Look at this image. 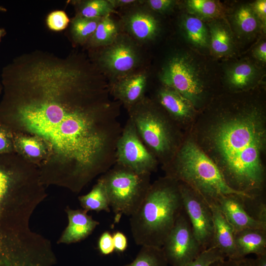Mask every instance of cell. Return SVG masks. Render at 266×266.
Wrapping results in <instances>:
<instances>
[{"label":"cell","mask_w":266,"mask_h":266,"mask_svg":"<svg viewBox=\"0 0 266 266\" xmlns=\"http://www.w3.org/2000/svg\"><path fill=\"white\" fill-rule=\"evenodd\" d=\"M78 200L82 209L86 211L110 212L109 200L103 180L100 176L91 190L80 196Z\"/></svg>","instance_id":"603a6c76"},{"label":"cell","mask_w":266,"mask_h":266,"mask_svg":"<svg viewBox=\"0 0 266 266\" xmlns=\"http://www.w3.org/2000/svg\"><path fill=\"white\" fill-rule=\"evenodd\" d=\"M140 139L164 166L181 144L185 133L161 107L143 98L128 109Z\"/></svg>","instance_id":"8992f818"},{"label":"cell","mask_w":266,"mask_h":266,"mask_svg":"<svg viewBox=\"0 0 266 266\" xmlns=\"http://www.w3.org/2000/svg\"><path fill=\"white\" fill-rule=\"evenodd\" d=\"M65 210L68 225L58 239V244H69L81 241L89 236L100 224L83 209H73L68 206Z\"/></svg>","instance_id":"9a60e30c"},{"label":"cell","mask_w":266,"mask_h":266,"mask_svg":"<svg viewBox=\"0 0 266 266\" xmlns=\"http://www.w3.org/2000/svg\"><path fill=\"white\" fill-rule=\"evenodd\" d=\"M15 153L38 168L48 159L49 150L40 138L30 134L12 133Z\"/></svg>","instance_id":"d6986e66"},{"label":"cell","mask_w":266,"mask_h":266,"mask_svg":"<svg viewBox=\"0 0 266 266\" xmlns=\"http://www.w3.org/2000/svg\"><path fill=\"white\" fill-rule=\"evenodd\" d=\"M109 1L114 8L117 7H124L131 5L140 1L134 0H109Z\"/></svg>","instance_id":"ab89813d"},{"label":"cell","mask_w":266,"mask_h":266,"mask_svg":"<svg viewBox=\"0 0 266 266\" xmlns=\"http://www.w3.org/2000/svg\"><path fill=\"white\" fill-rule=\"evenodd\" d=\"M245 92L212 100L188 133L233 190L256 197L266 185L264 104Z\"/></svg>","instance_id":"7a4b0ae2"},{"label":"cell","mask_w":266,"mask_h":266,"mask_svg":"<svg viewBox=\"0 0 266 266\" xmlns=\"http://www.w3.org/2000/svg\"><path fill=\"white\" fill-rule=\"evenodd\" d=\"M153 10L160 13L166 12L174 6L175 1L172 0H149L145 1Z\"/></svg>","instance_id":"d590c367"},{"label":"cell","mask_w":266,"mask_h":266,"mask_svg":"<svg viewBox=\"0 0 266 266\" xmlns=\"http://www.w3.org/2000/svg\"><path fill=\"white\" fill-rule=\"evenodd\" d=\"M115 251L118 253L125 252L128 245L126 235L121 232L116 231L112 234Z\"/></svg>","instance_id":"8d00e7d4"},{"label":"cell","mask_w":266,"mask_h":266,"mask_svg":"<svg viewBox=\"0 0 266 266\" xmlns=\"http://www.w3.org/2000/svg\"><path fill=\"white\" fill-rule=\"evenodd\" d=\"M261 79L260 69L253 63L243 61L231 66L227 70L226 83L233 93L249 91Z\"/></svg>","instance_id":"e0dca14e"},{"label":"cell","mask_w":266,"mask_h":266,"mask_svg":"<svg viewBox=\"0 0 266 266\" xmlns=\"http://www.w3.org/2000/svg\"><path fill=\"white\" fill-rule=\"evenodd\" d=\"M165 176L182 182L199 194L209 205L222 197L236 194L226 183L215 164L187 133L174 156L162 166Z\"/></svg>","instance_id":"5b68a950"},{"label":"cell","mask_w":266,"mask_h":266,"mask_svg":"<svg viewBox=\"0 0 266 266\" xmlns=\"http://www.w3.org/2000/svg\"><path fill=\"white\" fill-rule=\"evenodd\" d=\"M168 264L185 266L203 251L196 238L184 209L161 247Z\"/></svg>","instance_id":"30bf717a"},{"label":"cell","mask_w":266,"mask_h":266,"mask_svg":"<svg viewBox=\"0 0 266 266\" xmlns=\"http://www.w3.org/2000/svg\"><path fill=\"white\" fill-rule=\"evenodd\" d=\"M6 34V32L4 29L0 28V41L1 37Z\"/></svg>","instance_id":"b9f144b4"},{"label":"cell","mask_w":266,"mask_h":266,"mask_svg":"<svg viewBox=\"0 0 266 266\" xmlns=\"http://www.w3.org/2000/svg\"><path fill=\"white\" fill-rule=\"evenodd\" d=\"M98 248L103 255H110L115 251L112 234L109 231L103 232L98 241Z\"/></svg>","instance_id":"836d02e7"},{"label":"cell","mask_w":266,"mask_h":266,"mask_svg":"<svg viewBox=\"0 0 266 266\" xmlns=\"http://www.w3.org/2000/svg\"><path fill=\"white\" fill-rule=\"evenodd\" d=\"M146 84L147 76L144 72L126 75L112 85L111 93L128 109L144 98Z\"/></svg>","instance_id":"ac0fdd59"},{"label":"cell","mask_w":266,"mask_h":266,"mask_svg":"<svg viewBox=\"0 0 266 266\" xmlns=\"http://www.w3.org/2000/svg\"><path fill=\"white\" fill-rule=\"evenodd\" d=\"M178 182L183 209L194 234L204 251L212 244L213 223L210 207L196 191L187 185Z\"/></svg>","instance_id":"8fae6325"},{"label":"cell","mask_w":266,"mask_h":266,"mask_svg":"<svg viewBox=\"0 0 266 266\" xmlns=\"http://www.w3.org/2000/svg\"><path fill=\"white\" fill-rule=\"evenodd\" d=\"M251 6L261 25L265 27L266 23V0H257L251 5Z\"/></svg>","instance_id":"74e56055"},{"label":"cell","mask_w":266,"mask_h":266,"mask_svg":"<svg viewBox=\"0 0 266 266\" xmlns=\"http://www.w3.org/2000/svg\"><path fill=\"white\" fill-rule=\"evenodd\" d=\"M253 56L258 61L266 63V43L263 41L254 49Z\"/></svg>","instance_id":"f35d334b"},{"label":"cell","mask_w":266,"mask_h":266,"mask_svg":"<svg viewBox=\"0 0 266 266\" xmlns=\"http://www.w3.org/2000/svg\"><path fill=\"white\" fill-rule=\"evenodd\" d=\"M118 28L109 15L102 17L96 31L88 40L92 47L108 46L117 38Z\"/></svg>","instance_id":"484cf974"},{"label":"cell","mask_w":266,"mask_h":266,"mask_svg":"<svg viewBox=\"0 0 266 266\" xmlns=\"http://www.w3.org/2000/svg\"><path fill=\"white\" fill-rule=\"evenodd\" d=\"M139 56L133 44L125 39H116L101 52L99 62L108 71L126 75L138 64Z\"/></svg>","instance_id":"4fadbf2b"},{"label":"cell","mask_w":266,"mask_h":266,"mask_svg":"<svg viewBox=\"0 0 266 266\" xmlns=\"http://www.w3.org/2000/svg\"><path fill=\"white\" fill-rule=\"evenodd\" d=\"M202 67L189 54L170 58L161 73L164 86L171 88L188 100L200 112L211 101L209 84Z\"/></svg>","instance_id":"52a82bcc"},{"label":"cell","mask_w":266,"mask_h":266,"mask_svg":"<svg viewBox=\"0 0 266 266\" xmlns=\"http://www.w3.org/2000/svg\"><path fill=\"white\" fill-rule=\"evenodd\" d=\"M181 26L185 37L190 43L199 48L208 47L209 31L200 18L187 15L183 18Z\"/></svg>","instance_id":"cb8c5ba5"},{"label":"cell","mask_w":266,"mask_h":266,"mask_svg":"<svg viewBox=\"0 0 266 266\" xmlns=\"http://www.w3.org/2000/svg\"><path fill=\"white\" fill-rule=\"evenodd\" d=\"M210 207L213 223L211 247L217 248L226 259H239L235 245L233 229L216 204H212Z\"/></svg>","instance_id":"2e32d148"},{"label":"cell","mask_w":266,"mask_h":266,"mask_svg":"<svg viewBox=\"0 0 266 266\" xmlns=\"http://www.w3.org/2000/svg\"><path fill=\"white\" fill-rule=\"evenodd\" d=\"M254 264L255 266H266V253L256 256Z\"/></svg>","instance_id":"60d3db41"},{"label":"cell","mask_w":266,"mask_h":266,"mask_svg":"<svg viewBox=\"0 0 266 266\" xmlns=\"http://www.w3.org/2000/svg\"><path fill=\"white\" fill-rule=\"evenodd\" d=\"M102 18H89L77 14L72 20L70 27L74 41L81 44L88 41Z\"/></svg>","instance_id":"4316f807"},{"label":"cell","mask_w":266,"mask_h":266,"mask_svg":"<svg viewBox=\"0 0 266 266\" xmlns=\"http://www.w3.org/2000/svg\"><path fill=\"white\" fill-rule=\"evenodd\" d=\"M233 22L239 34L246 36L255 34L261 25L249 5H241L236 9L233 16Z\"/></svg>","instance_id":"d4e9b609"},{"label":"cell","mask_w":266,"mask_h":266,"mask_svg":"<svg viewBox=\"0 0 266 266\" xmlns=\"http://www.w3.org/2000/svg\"><path fill=\"white\" fill-rule=\"evenodd\" d=\"M47 196L36 166L15 153L0 155V266H18L49 247L30 224Z\"/></svg>","instance_id":"3957f363"},{"label":"cell","mask_w":266,"mask_h":266,"mask_svg":"<svg viewBox=\"0 0 266 266\" xmlns=\"http://www.w3.org/2000/svg\"><path fill=\"white\" fill-rule=\"evenodd\" d=\"M209 44L216 55L226 56L233 52V42L229 28L224 23L214 21L209 25Z\"/></svg>","instance_id":"7402d4cb"},{"label":"cell","mask_w":266,"mask_h":266,"mask_svg":"<svg viewBox=\"0 0 266 266\" xmlns=\"http://www.w3.org/2000/svg\"><path fill=\"white\" fill-rule=\"evenodd\" d=\"M125 22L129 33L140 41L153 39L160 30L159 23L156 18L145 10L133 11L127 16Z\"/></svg>","instance_id":"ffe728a7"},{"label":"cell","mask_w":266,"mask_h":266,"mask_svg":"<svg viewBox=\"0 0 266 266\" xmlns=\"http://www.w3.org/2000/svg\"><path fill=\"white\" fill-rule=\"evenodd\" d=\"M150 175L115 163L101 176L116 223L122 215L130 217L137 210L151 184Z\"/></svg>","instance_id":"ba28073f"},{"label":"cell","mask_w":266,"mask_h":266,"mask_svg":"<svg viewBox=\"0 0 266 266\" xmlns=\"http://www.w3.org/2000/svg\"><path fill=\"white\" fill-rule=\"evenodd\" d=\"M183 209L179 182L166 176L155 181L137 210L130 216L135 243L161 248Z\"/></svg>","instance_id":"277c9868"},{"label":"cell","mask_w":266,"mask_h":266,"mask_svg":"<svg viewBox=\"0 0 266 266\" xmlns=\"http://www.w3.org/2000/svg\"><path fill=\"white\" fill-rule=\"evenodd\" d=\"M76 3L77 14L86 18H102L114 11L109 0H88Z\"/></svg>","instance_id":"f1b7e54d"},{"label":"cell","mask_w":266,"mask_h":266,"mask_svg":"<svg viewBox=\"0 0 266 266\" xmlns=\"http://www.w3.org/2000/svg\"><path fill=\"white\" fill-rule=\"evenodd\" d=\"M0 123L36 136L49 155L38 168L46 187L79 193L116 163L123 130L120 102L84 59L43 50L26 54L3 72Z\"/></svg>","instance_id":"6da1fadb"},{"label":"cell","mask_w":266,"mask_h":266,"mask_svg":"<svg viewBox=\"0 0 266 266\" xmlns=\"http://www.w3.org/2000/svg\"><path fill=\"white\" fill-rule=\"evenodd\" d=\"M15 153L12 133L0 123V155Z\"/></svg>","instance_id":"d6a6232c"},{"label":"cell","mask_w":266,"mask_h":266,"mask_svg":"<svg viewBox=\"0 0 266 266\" xmlns=\"http://www.w3.org/2000/svg\"><path fill=\"white\" fill-rule=\"evenodd\" d=\"M69 19L66 14L62 10H56L50 13L46 19L48 28L54 31L64 30L68 26Z\"/></svg>","instance_id":"1f68e13d"},{"label":"cell","mask_w":266,"mask_h":266,"mask_svg":"<svg viewBox=\"0 0 266 266\" xmlns=\"http://www.w3.org/2000/svg\"><path fill=\"white\" fill-rule=\"evenodd\" d=\"M2 91V86L1 82L0 81V94L1 93Z\"/></svg>","instance_id":"ee69618b"},{"label":"cell","mask_w":266,"mask_h":266,"mask_svg":"<svg viewBox=\"0 0 266 266\" xmlns=\"http://www.w3.org/2000/svg\"><path fill=\"white\" fill-rule=\"evenodd\" d=\"M226 259L216 248L210 247L203 251L193 261L185 266H209L216 261Z\"/></svg>","instance_id":"4dcf8cb0"},{"label":"cell","mask_w":266,"mask_h":266,"mask_svg":"<svg viewBox=\"0 0 266 266\" xmlns=\"http://www.w3.org/2000/svg\"><path fill=\"white\" fill-rule=\"evenodd\" d=\"M162 248L144 246L130 263L123 266H168Z\"/></svg>","instance_id":"83f0119b"},{"label":"cell","mask_w":266,"mask_h":266,"mask_svg":"<svg viewBox=\"0 0 266 266\" xmlns=\"http://www.w3.org/2000/svg\"><path fill=\"white\" fill-rule=\"evenodd\" d=\"M161 107L185 133H188L195 123L199 112L192 103L174 89L164 86L158 92Z\"/></svg>","instance_id":"7c38bea8"},{"label":"cell","mask_w":266,"mask_h":266,"mask_svg":"<svg viewBox=\"0 0 266 266\" xmlns=\"http://www.w3.org/2000/svg\"><path fill=\"white\" fill-rule=\"evenodd\" d=\"M235 245L238 258L266 253V229H246L234 232Z\"/></svg>","instance_id":"44dd1931"},{"label":"cell","mask_w":266,"mask_h":266,"mask_svg":"<svg viewBox=\"0 0 266 266\" xmlns=\"http://www.w3.org/2000/svg\"><path fill=\"white\" fill-rule=\"evenodd\" d=\"M6 10H7L6 8L0 6V12H5Z\"/></svg>","instance_id":"7bdbcfd3"},{"label":"cell","mask_w":266,"mask_h":266,"mask_svg":"<svg viewBox=\"0 0 266 266\" xmlns=\"http://www.w3.org/2000/svg\"><path fill=\"white\" fill-rule=\"evenodd\" d=\"M189 11L198 16L206 18L221 16L223 10L219 2L210 0H189L186 1Z\"/></svg>","instance_id":"f546056e"},{"label":"cell","mask_w":266,"mask_h":266,"mask_svg":"<svg viewBox=\"0 0 266 266\" xmlns=\"http://www.w3.org/2000/svg\"><path fill=\"white\" fill-rule=\"evenodd\" d=\"M209 266H255L254 259L247 257L237 259H225L216 261Z\"/></svg>","instance_id":"e575fe53"},{"label":"cell","mask_w":266,"mask_h":266,"mask_svg":"<svg viewBox=\"0 0 266 266\" xmlns=\"http://www.w3.org/2000/svg\"><path fill=\"white\" fill-rule=\"evenodd\" d=\"M246 196H224L218 200L216 205L234 232L251 228L266 229V223L252 218L244 208L242 198Z\"/></svg>","instance_id":"5bb4252c"},{"label":"cell","mask_w":266,"mask_h":266,"mask_svg":"<svg viewBox=\"0 0 266 266\" xmlns=\"http://www.w3.org/2000/svg\"><path fill=\"white\" fill-rule=\"evenodd\" d=\"M138 173L151 174L159 164L143 143L129 118L116 146V163Z\"/></svg>","instance_id":"9c48e42d"}]
</instances>
